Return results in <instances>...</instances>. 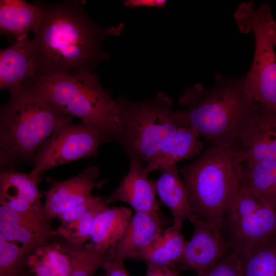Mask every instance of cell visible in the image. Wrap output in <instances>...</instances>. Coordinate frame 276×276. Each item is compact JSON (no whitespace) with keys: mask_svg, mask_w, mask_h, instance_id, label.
<instances>
[{"mask_svg":"<svg viewBox=\"0 0 276 276\" xmlns=\"http://www.w3.org/2000/svg\"><path fill=\"white\" fill-rule=\"evenodd\" d=\"M40 10L33 39L39 61V74L94 72L108 58L103 49L104 39L118 35L121 26H99L86 13L84 2L66 1L34 3Z\"/></svg>","mask_w":276,"mask_h":276,"instance_id":"6da1fadb","label":"cell"},{"mask_svg":"<svg viewBox=\"0 0 276 276\" xmlns=\"http://www.w3.org/2000/svg\"><path fill=\"white\" fill-rule=\"evenodd\" d=\"M178 102L185 107L180 111L187 124L219 146L236 145L259 111L247 93L245 75L228 77L217 73L212 87L194 84Z\"/></svg>","mask_w":276,"mask_h":276,"instance_id":"7a4b0ae2","label":"cell"},{"mask_svg":"<svg viewBox=\"0 0 276 276\" xmlns=\"http://www.w3.org/2000/svg\"><path fill=\"white\" fill-rule=\"evenodd\" d=\"M10 94L9 101L1 112L3 169L35 158L54 133L73 118L28 86Z\"/></svg>","mask_w":276,"mask_h":276,"instance_id":"3957f363","label":"cell"},{"mask_svg":"<svg viewBox=\"0 0 276 276\" xmlns=\"http://www.w3.org/2000/svg\"><path fill=\"white\" fill-rule=\"evenodd\" d=\"M25 86L80 119L109 142H117L122 128L121 110L94 72L41 73Z\"/></svg>","mask_w":276,"mask_h":276,"instance_id":"277c9868","label":"cell"},{"mask_svg":"<svg viewBox=\"0 0 276 276\" xmlns=\"http://www.w3.org/2000/svg\"><path fill=\"white\" fill-rule=\"evenodd\" d=\"M243 160L236 145H212L196 160L179 169L191 213L220 225L241 184Z\"/></svg>","mask_w":276,"mask_h":276,"instance_id":"5b68a950","label":"cell"},{"mask_svg":"<svg viewBox=\"0 0 276 276\" xmlns=\"http://www.w3.org/2000/svg\"><path fill=\"white\" fill-rule=\"evenodd\" d=\"M117 100L122 117L117 142L129 158L147 163L169 137L189 126L180 110H173V100L163 91L141 101Z\"/></svg>","mask_w":276,"mask_h":276,"instance_id":"8992f818","label":"cell"},{"mask_svg":"<svg viewBox=\"0 0 276 276\" xmlns=\"http://www.w3.org/2000/svg\"><path fill=\"white\" fill-rule=\"evenodd\" d=\"M235 18L240 30L252 31L254 36L253 61L245 75L247 93L259 108L276 112V53L269 31L273 18L270 5L255 8L252 3H243Z\"/></svg>","mask_w":276,"mask_h":276,"instance_id":"52a82bcc","label":"cell"},{"mask_svg":"<svg viewBox=\"0 0 276 276\" xmlns=\"http://www.w3.org/2000/svg\"><path fill=\"white\" fill-rule=\"evenodd\" d=\"M220 227L232 252L240 256L276 237V209L241 184Z\"/></svg>","mask_w":276,"mask_h":276,"instance_id":"ba28073f","label":"cell"},{"mask_svg":"<svg viewBox=\"0 0 276 276\" xmlns=\"http://www.w3.org/2000/svg\"><path fill=\"white\" fill-rule=\"evenodd\" d=\"M109 142L86 123L71 121L55 132L40 149L30 174L40 178L42 173L54 167L86 157L96 158L100 147Z\"/></svg>","mask_w":276,"mask_h":276,"instance_id":"9c48e42d","label":"cell"},{"mask_svg":"<svg viewBox=\"0 0 276 276\" xmlns=\"http://www.w3.org/2000/svg\"><path fill=\"white\" fill-rule=\"evenodd\" d=\"M187 218L193 224L192 237L174 269L190 270L197 274L206 270L232 252L220 225L191 213Z\"/></svg>","mask_w":276,"mask_h":276,"instance_id":"30bf717a","label":"cell"},{"mask_svg":"<svg viewBox=\"0 0 276 276\" xmlns=\"http://www.w3.org/2000/svg\"><path fill=\"white\" fill-rule=\"evenodd\" d=\"M53 219L44 208L18 212L1 205L0 235L20 246L28 255L58 236L56 231L51 227Z\"/></svg>","mask_w":276,"mask_h":276,"instance_id":"8fae6325","label":"cell"},{"mask_svg":"<svg viewBox=\"0 0 276 276\" xmlns=\"http://www.w3.org/2000/svg\"><path fill=\"white\" fill-rule=\"evenodd\" d=\"M99 169L90 166L75 176L62 181L47 177L50 183L44 205L46 212L52 218L58 216L66 210L90 199L94 189H100L107 180H98Z\"/></svg>","mask_w":276,"mask_h":276,"instance_id":"7c38bea8","label":"cell"},{"mask_svg":"<svg viewBox=\"0 0 276 276\" xmlns=\"http://www.w3.org/2000/svg\"><path fill=\"white\" fill-rule=\"evenodd\" d=\"M39 74V61L33 40L28 38L0 52V88L10 93L21 89Z\"/></svg>","mask_w":276,"mask_h":276,"instance_id":"4fadbf2b","label":"cell"},{"mask_svg":"<svg viewBox=\"0 0 276 276\" xmlns=\"http://www.w3.org/2000/svg\"><path fill=\"white\" fill-rule=\"evenodd\" d=\"M235 145L243 162H276V112L259 108Z\"/></svg>","mask_w":276,"mask_h":276,"instance_id":"5bb4252c","label":"cell"},{"mask_svg":"<svg viewBox=\"0 0 276 276\" xmlns=\"http://www.w3.org/2000/svg\"><path fill=\"white\" fill-rule=\"evenodd\" d=\"M129 168L119 185L107 198L108 204L117 201L130 205L135 212H157L160 205L156 198L155 181L144 171V163L130 158Z\"/></svg>","mask_w":276,"mask_h":276,"instance_id":"9a60e30c","label":"cell"},{"mask_svg":"<svg viewBox=\"0 0 276 276\" xmlns=\"http://www.w3.org/2000/svg\"><path fill=\"white\" fill-rule=\"evenodd\" d=\"M157 212H138L131 216L122 238L109 250L112 260L132 259L161 234L165 221Z\"/></svg>","mask_w":276,"mask_h":276,"instance_id":"2e32d148","label":"cell"},{"mask_svg":"<svg viewBox=\"0 0 276 276\" xmlns=\"http://www.w3.org/2000/svg\"><path fill=\"white\" fill-rule=\"evenodd\" d=\"M39 178L31 174L3 169L0 175L1 205L18 212H28L44 208L40 200L43 195L38 189Z\"/></svg>","mask_w":276,"mask_h":276,"instance_id":"e0dca14e","label":"cell"},{"mask_svg":"<svg viewBox=\"0 0 276 276\" xmlns=\"http://www.w3.org/2000/svg\"><path fill=\"white\" fill-rule=\"evenodd\" d=\"M200 137L199 133L190 126L179 129L162 144L147 163L144 167V172L148 174L199 155L204 146Z\"/></svg>","mask_w":276,"mask_h":276,"instance_id":"ac0fdd59","label":"cell"},{"mask_svg":"<svg viewBox=\"0 0 276 276\" xmlns=\"http://www.w3.org/2000/svg\"><path fill=\"white\" fill-rule=\"evenodd\" d=\"M131 209L108 208L99 213L93 222L89 240L86 243L94 250L105 254L122 238L131 217Z\"/></svg>","mask_w":276,"mask_h":276,"instance_id":"d6986e66","label":"cell"},{"mask_svg":"<svg viewBox=\"0 0 276 276\" xmlns=\"http://www.w3.org/2000/svg\"><path fill=\"white\" fill-rule=\"evenodd\" d=\"M40 17V10L34 3L23 0L0 1V30L13 43L28 38L34 32Z\"/></svg>","mask_w":276,"mask_h":276,"instance_id":"ffe728a7","label":"cell"},{"mask_svg":"<svg viewBox=\"0 0 276 276\" xmlns=\"http://www.w3.org/2000/svg\"><path fill=\"white\" fill-rule=\"evenodd\" d=\"M160 171V176L155 181L156 193L173 215V226L180 230L184 220L192 212L186 188L176 165Z\"/></svg>","mask_w":276,"mask_h":276,"instance_id":"44dd1931","label":"cell"},{"mask_svg":"<svg viewBox=\"0 0 276 276\" xmlns=\"http://www.w3.org/2000/svg\"><path fill=\"white\" fill-rule=\"evenodd\" d=\"M180 231L173 225L163 229L150 245L137 252L133 259L142 261L147 266L174 269L182 256L187 243Z\"/></svg>","mask_w":276,"mask_h":276,"instance_id":"7402d4cb","label":"cell"},{"mask_svg":"<svg viewBox=\"0 0 276 276\" xmlns=\"http://www.w3.org/2000/svg\"><path fill=\"white\" fill-rule=\"evenodd\" d=\"M26 264L34 276H69L72 271L71 258L58 242L34 249L28 255Z\"/></svg>","mask_w":276,"mask_h":276,"instance_id":"603a6c76","label":"cell"},{"mask_svg":"<svg viewBox=\"0 0 276 276\" xmlns=\"http://www.w3.org/2000/svg\"><path fill=\"white\" fill-rule=\"evenodd\" d=\"M58 242L60 248L71 258L72 271L69 276H94L107 261L112 260L109 250L101 254L86 243L75 245L65 240Z\"/></svg>","mask_w":276,"mask_h":276,"instance_id":"cb8c5ba5","label":"cell"},{"mask_svg":"<svg viewBox=\"0 0 276 276\" xmlns=\"http://www.w3.org/2000/svg\"><path fill=\"white\" fill-rule=\"evenodd\" d=\"M242 276H276V238L238 256Z\"/></svg>","mask_w":276,"mask_h":276,"instance_id":"d4e9b609","label":"cell"},{"mask_svg":"<svg viewBox=\"0 0 276 276\" xmlns=\"http://www.w3.org/2000/svg\"><path fill=\"white\" fill-rule=\"evenodd\" d=\"M108 204L107 198L104 197L79 219L65 224H60L56 229L57 235L62 237L72 245L85 244L89 240L94 219L99 213L108 208Z\"/></svg>","mask_w":276,"mask_h":276,"instance_id":"484cf974","label":"cell"},{"mask_svg":"<svg viewBox=\"0 0 276 276\" xmlns=\"http://www.w3.org/2000/svg\"><path fill=\"white\" fill-rule=\"evenodd\" d=\"M27 256L20 246L0 235V276H16L24 272Z\"/></svg>","mask_w":276,"mask_h":276,"instance_id":"4316f807","label":"cell"},{"mask_svg":"<svg viewBox=\"0 0 276 276\" xmlns=\"http://www.w3.org/2000/svg\"><path fill=\"white\" fill-rule=\"evenodd\" d=\"M197 276H242L239 257L231 252Z\"/></svg>","mask_w":276,"mask_h":276,"instance_id":"83f0119b","label":"cell"},{"mask_svg":"<svg viewBox=\"0 0 276 276\" xmlns=\"http://www.w3.org/2000/svg\"><path fill=\"white\" fill-rule=\"evenodd\" d=\"M104 198L103 197L93 195L87 201L66 210L58 217L61 221V224H65L79 219L87 211L101 202Z\"/></svg>","mask_w":276,"mask_h":276,"instance_id":"f1b7e54d","label":"cell"},{"mask_svg":"<svg viewBox=\"0 0 276 276\" xmlns=\"http://www.w3.org/2000/svg\"><path fill=\"white\" fill-rule=\"evenodd\" d=\"M102 268L105 271L106 276H130L122 262L109 260L104 264Z\"/></svg>","mask_w":276,"mask_h":276,"instance_id":"f546056e","label":"cell"},{"mask_svg":"<svg viewBox=\"0 0 276 276\" xmlns=\"http://www.w3.org/2000/svg\"><path fill=\"white\" fill-rule=\"evenodd\" d=\"M167 1L164 0H128L124 2L125 6L134 8L137 7H160L166 6Z\"/></svg>","mask_w":276,"mask_h":276,"instance_id":"4dcf8cb0","label":"cell"},{"mask_svg":"<svg viewBox=\"0 0 276 276\" xmlns=\"http://www.w3.org/2000/svg\"><path fill=\"white\" fill-rule=\"evenodd\" d=\"M145 276H178L176 270L169 267L147 266Z\"/></svg>","mask_w":276,"mask_h":276,"instance_id":"1f68e13d","label":"cell"},{"mask_svg":"<svg viewBox=\"0 0 276 276\" xmlns=\"http://www.w3.org/2000/svg\"><path fill=\"white\" fill-rule=\"evenodd\" d=\"M268 204L276 209V180L271 189Z\"/></svg>","mask_w":276,"mask_h":276,"instance_id":"d6a6232c","label":"cell"},{"mask_svg":"<svg viewBox=\"0 0 276 276\" xmlns=\"http://www.w3.org/2000/svg\"><path fill=\"white\" fill-rule=\"evenodd\" d=\"M269 31L273 42L276 46V21L273 18L269 22Z\"/></svg>","mask_w":276,"mask_h":276,"instance_id":"836d02e7","label":"cell"},{"mask_svg":"<svg viewBox=\"0 0 276 276\" xmlns=\"http://www.w3.org/2000/svg\"><path fill=\"white\" fill-rule=\"evenodd\" d=\"M16 276H34V275L29 271V270L26 269Z\"/></svg>","mask_w":276,"mask_h":276,"instance_id":"e575fe53","label":"cell"},{"mask_svg":"<svg viewBox=\"0 0 276 276\" xmlns=\"http://www.w3.org/2000/svg\"><path fill=\"white\" fill-rule=\"evenodd\" d=\"M100 276H106L105 274V275H100Z\"/></svg>","mask_w":276,"mask_h":276,"instance_id":"d590c367","label":"cell"}]
</instances>
